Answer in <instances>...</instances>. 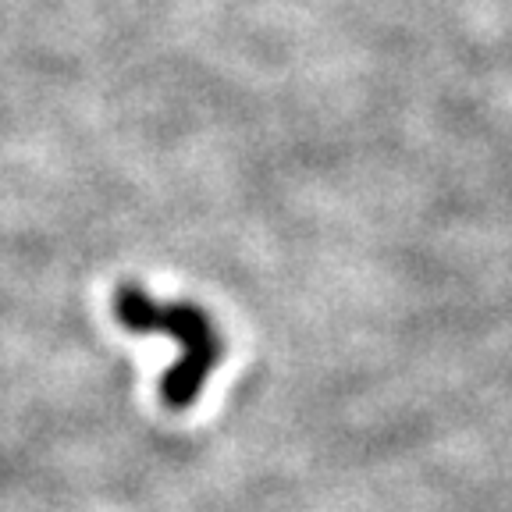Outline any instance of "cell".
<instances>
[{
  "instance_id": "cell-1",
  "label": "cell",
  "mask_w": 512,
  "mask_h": 512,
  "mask_svg": "<svg viewBox=\"0 0 512 512\" xmlns=\"http://www.w3.org/2000/svg\"><path fill=\"white\" fill-rule=\"evenodd\" d=\"M111 310L114 320L132 335H168L178 345V360L160 381V402L175 413L189 409L203 395L210 374L224 356L221 331L207 317V310L192 303H160L132 281L118 285Z\"/></svg>"
}]
</instances>
